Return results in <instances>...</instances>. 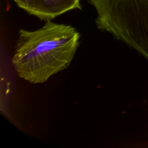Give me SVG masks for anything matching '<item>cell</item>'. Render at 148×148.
Listing matches in <instances>:
<instances>
[{
	"label": "cell",
	"mask_w": 148,
	"mask_h": 148,
	"mask_svg": "<svg viewBox=\"0 0 148 148\" xmlns=\"http://www.w3.org/2000/svg\"><path fill=\"white\" fill-rule=\"evenodd\" d=\"M20 8L40 20H53L74 10H82L80 0H14Z\"/></svg>",
	"instance_id": "3957f363"
},
{
	"label": "cell",
	"mask_w": 148,
	"mask_h": 148,
	"mask_svg": "<svg viewBox=\"0 0 148 148\" xmlns=\"http://www.w3.org/2000/svg\"><path fill=\"white\" fill-rule=\"evenodd\" d=\"M51 20L36 30L19 31L12 63L17 76L30 83H43L66 69L79 45L76 28Z\"/></svg>",
	"instance_id": "6da1fadb"
},
{
	"label": "cell",
	"mask_w": 148,
	"mask_h": 148,
	"mask_svg": "<svg viewBox=\"0 0 148 148\" xmlns=\"http://www.w3.org/2000/svg\"><path fill=\"white\" fill-rule=\"evenodd\" d=\"M95 24L148 60V0H88Z\"/></svg>",
	"instance_id": "7a4b0ae2"
}]
</instances>
